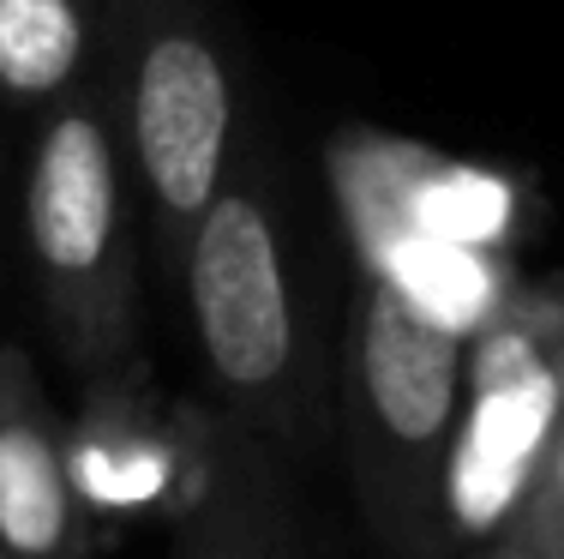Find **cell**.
<instances>
[{"instance_id":"1","label":"cell","mask_w":564,"mask_h":559,"mask_svg":"<svg viewBox=\"0 0 564 559\" xmlns=\"http://www.w3.org/2000/svg\"><path fill=\"white\" fill-rule=\"evenodd\" d=\"M181 308L217 421L294 463L318 445L330 385V331L318 313L313 247L282 144L252 115L240 157L198 217Z\"/></svg>"},{"instance_id":"2","label":"cell","mask_w":564,"mask_h":559,"mask_svg":"<svg viewBox=\"0 0 564 559\" xmlns=\"http://www.w3.org/2000/svg\"><path fill=\"white\" fill-rule=\"evenodd\" d=\"M139 193L115 139L102 73L31 115L19 157V247L48 343L85 391L144 379Z\"/></svg>"},{"instance_id":"3","label":"cell","mask_w":564,"mask_h":559,"mask_svg":"<svg viewBox=\"0 0 564 559\" xmlns=\"http://www.w3.org/2000/svg\"><path fill=\"white\" fill-rule=\"evenodd\" d=\"M102 97L156 277L181 295L193 229L252 121L223 0H102Z\"/></svg>"},{"instance_id":"4","label":"cell","mask_w":564,"mask_h":559,"mask_svg":"<svg viewBox=\"0 0 564 559\" xmlns=\"http://www.w3.org/2000/svg\"><path fill=\"white\" fill-rule=\"evenodd\" d=\"M468 331L384 277H360L343 337L348 475L384 559H445V470Z\"/></svg>"},{"instance_id":"5","label":"cell","mask_w":564,"mask_h":559,"mask_svg":"<svg viewBox=\"0 0 564 559\" xmlns=\"http://www.w3.org/2000/svg\"><path fill=\"white\" fill-rule=\"evenodd\" d=\"M564 421V283H517L468 337L445 470V559L517 529Z\"/></svg>"},{"instance_id":"6","label":"cell","mask_w":564,"mask_h":559,"mask_svg":"<svg viewBox=\"0 0 564 559\" xmlns=\"http://www.w3.org/2000/svg\"><path fill=\"white\" fill-rule=\"evenodd\" d=\"M102 517L78 487L73 433L24 343H0V553L90 559Z\"/></svg>"},{"instance_id":"7","label":"cell","mask_w":564,"mask_h":559,"mask_svg":"<svg viewBox=\"0 0 564 559\" xmlns=\"http://www.w3.org/2000/svg\"><path fill=\"white\" fill-rule=\"evenodd\" d=\"M169 559H301L282 499V463L217 421V470L186 499Z\"/></svg>"},{"instance_id":"8","label":"cell","mask_w":564,"mask_h":559,"mask_svg":"<svg viewBox=\"0 0 564 559\" xmlns=\"http://www.w3.org/2000/svg\"><path fill=\"white\" fill-rule=\"evenodd\" d=\"M102 73V0H0V109L43 115Z\"/></svg>"},{"instance_id":"9","label":"cell","mask_w":564,"mask_h":559,"mask_svg":"<svg viewBox=\"0 0 564 559\" xmlns=\"http://www.w3.org/2000/svg\"><path fill=\"white\" fill-rule=\"evenodd\" d=\"M517 536H529L534 548L564 559V421H558V439H553V451H546L541 475H534V487H529V505H522V517H517Z\"/></svg>"},{"instance_id":"10","label":"cell","mask_w":564,"mask_h":559,"mask_svg":"<svg viewBox=\"0 0 564 559\" xmlns=\"http://www.w3.org/2000/svg\"><path fill=\"white\" fill-rule=\"evenodd\" d=\"M468 559H558V553H546V548H534L529 536H517V529H510V536H499V541H487V548H475Z\"/></svg>"},{"instance_id":"11","label":"cell","mask_w":564,"mask_h":559,"mask_svg":"<svg viewBox=\"0 0 564 559\" xmlns=\"http://www.w3.org/2000/svg\"><path fill=\"white\" fill-rule=\"evenodd\" d=\"M0 559H7V553H0Z\"/></svg>"}]
</instances>
